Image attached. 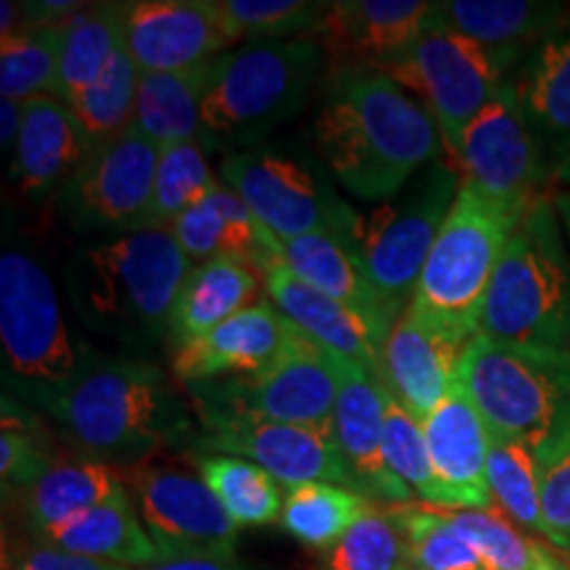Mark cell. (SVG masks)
Here are the masks:
<instances>
[{
	"label": "cell",
	"mask_w": 570,
	"mask_h": 570,
	"mask_svg": "<svg viewBox=\"0 0 570 570\" xmlns=\"http://www.w3.org/2000/svg\"><path fill=\"white\" fill-rule=\"evenodd\" d=\"M309 135L327 175L360 202H389L446 159L428 106L375 69H327Z\"/></svg>",
	"instance_id": "6da1fadb"
},
{
	"label": "cell",
	"mask_w": 570,
	"mask_h": 570,
	"mask_svg": "<svg viewBox=\"0 0 570 570\" xmlns=\"http://www.w3.org/2000/svg\"><path fill=\"white\" fill-rule=\"evenodd\" d=\"M190 267L169 227H140L77 248L63 267V291L85 331L127 356H146L169 344Z\"/></svg>",
	"instance_id": "7a4b0ae2"
},
{
	"label": "cell",
	"mask_w": 570,
	"mask_h": 570,
	"mask_svg": "<svg viewBox=\"0 0 570 570\" xmlns=\"http://www.w3.org/2000/svg\"><path fill=\"white\" fill-rule=\"evenodd\" d=\"M48 417L106 465H135L161 449L194 444L190 407L169 375L146 356L96 352Z\"/></svg>",
	"instance_id": "3957f363"
},
{
	"label": "cell",
	"mask_w": 570,
	"mask_h": 570,
	"mask_svg": "<svg viewBox=\"0 0 570 570\" xmlns=\"http://www.w3.org/2000/svg\"><path fill=\"white\" fill-rule=\"evenodd\" d=\"M0 344L6 394L42 415L75 386L96 354L69 325L46 267L11 244L0 256Z\"/></svg>",
	"instance_id": "277c9868"
},
{
	"label": "cell",
	"mask_w": 570,
	"mask_h": 570,
	"mask_svg": "<svg viewBox=\"0 0 570 570\" xmlns=\"http://www.w3.org/2000/svg\"><path fill=\"white\" fill-rule=\"evenodd\" d=\"M325 53L312 38L259 42L214 59L202 104V140L230 154L262 146L298 117L325 77Z\"/></svg>",
	"instance_id": "5b68a950"
},
{
	"label": "cell",
	"mask_w": 570,
	"mask_h": 570,
	"mask_svg": "<svg viewBox=\"0 0 570 570\" xmlns=\"http://www.w3.org/2000/svg\"><path fill=\"white\" fill-rule=\"evenodd\" d=\"M479 336L570 352V248L550 196L525 212L499 256Z\"/></svg>",
	"instance_id": "8992f818"
},
{
	"label": "cell",
	"mask_w": 570,
	"mask_h": 570,
	"mask_svg": "<svg viewBox=\"0 0 570 570\" xmlns=\"http://www.w3.org/2000/svg\"><path fill=\"white\" fill-rule=\"evenodd\" d=\"M458 383L494 441L539 452L570 431V352L562 348L475 336L460 356Z\"/></svg>",
	"instance_id": "52a82bcc"
},
{
	"label": "cell",
	"mask_w": 570,
	"mask_h": 570,
	"mask_svg": "<svg viewBox=\"0 0 570 570\" xmlns=\"http://www.w3.org/2000/svg\"><path fill=\"white\" fill-rule=\"evenodd\" d=\"M520 219L462 183L417 277L410 312L433 331L470 344L483 298Z\"/></svg>",
	"instance_id": "ba28073f"
},
{
	"label": "cell",
	"mask_w": 570,
	"mask_h": 570,
	"mask_svg": "<svg viewBox=\"0 0 570 570\" xmlns=\"http://www.w3.org/2000/svg\"><path fill=\"white\" fill-rule=\"evenodd\" d=\"M219 183L235 190L277 240L327 233L354 246L360 212L346 204L317 156L256 146L219 161Z\"/></svg>",
	"instance_id": "9c48e42d"
},
{
	"label": "cell",
	"mask_w": 570,
	"mask_h": 570,
	"mask_svg": "<svg viewBox=\"0 0 570 570\" xmlns=\"http://www.w3.org/2000/svg\"><path fill=\"white\" fill-rule=\"evenodd\" d=\"M460 185L454 164L439 159L412 177L394 198L375 204L370 214H360L354 248L377 294L399 315L410 309L417 277Z\"/></svg>",
	"instance_id": "30bf717a"
},
{
	"label": "cell",
	"mask_w": 570,
	"mask_h": 570,
	"mask_svg": "<svg viewBox=\"0 0 570 570\" xmlns=\"http://www.w3.org/2000/svg\"><path fill=\"white\" fill-rule=\"evenodd\" d=\"M341 362L344 356L327 352L306 336L265 373L185 389L198 420L246 417L333 433Z\"/></svg>",
	"instance_id": "8fae6325"
},
{
	"label": "cell",
	"mask_w": 570,
	"mask_h": 570,
	"mask_svg": "<svg viewBox=\"0 0 570 570\" xmlns=\"http://www.w3.org/2000/svg\"><path fill=\"white\" fill-rule=\"evenodd\" d=\"M428 106L444 140L446 161H458L470 125L497 101L508 75L479 42L454 32L439 13L407 56L389 71Z\"/></svg>",
	"instance_id": "7c38bea8"
},
{
	"label": "cell",
	"mask_w": 570,
	"mask_h": 570,
	"mask_svg": "<svg viewBox=\"0 0 570 570\" xmlns=\"http://www.w3.org/2000/svg\"><path fill=\"white\" fill-rule=\"evenodd\" d=\"M156 161L159 148L135 125L96 142L56 196L61 217L77 233L122 235L148 227Z\"/></svg>",
	"instance_id": "4fadbf2b"
},
{
	"label": "cell",
	"mask_w": 570,
	"mask_h": 570,
	"mask_svg": "<svg viewBox=\"0 0 570 570\" xmlns=\"http://www.w3.org/2000/svg\"><path fill=\"white\" fill-rule=\"evenodd\" d=\"M454 169L462 183L518 219L547 198L552 185L550 161L518 109L510 80L470 125Z\"/></svg>",
	"instance_id": "5bb4252c"
},
{
	"label": "cell",
	"mask_w": 570,
	"mask_h": 570,
	"mask_svg": "<svg viewBox=\"0 0 570 570\" xmlns=\"http://www.w3.org/2000/svg\"><path fill=\"white\" fill-rule=\"evenodd\" d=\"M119 475L161 558L235 552L238 525L198 473L151 458Z\"/></svg>",
	"instance_id": "9a60e30c"
},
{
	"label": "cell",
	"mask_w": 570,
	"mask_h": 570,
	"mask_svg": "<svg viewBox=\"0 0 570 570\" xmlns=\"http://www.w3.org/2000/svg\"><path fill=\"white\" fill-rule=\"evenodd\" d=\"M190 452L230 454L267 470L285 489L325 481L352 489L333 433L246 417H202Z\"/></svg>",
	"instance_id": "2e32d148"
},
{
	"label": "cell",
	"mask_w": 570,
	"mask_h": 570,
	"mask_svg": "<svg viewBox=\"0 0 570 570\" xmlns=\"http://www.w3.org/2000/svg\"><path fill=\"white\" fill-rule=\"evenodd\" d=\"M439 13L425 0H336L312 32L327 69H375L389 75Z\"/></svg>",
	"instance_id": "e0dca14e"
},
{
	"label": "cell",
	"mask_w": 570,
	"mask_h": 570,
	"mask_svg": "<svg viewBox=\"0 0 570 570\" xmlns=\"http://www.w3.org/2000/svg\"><path fill=\"white\" fill-rule=\"evenodd\" d=\"M304 338L306 333L298 331L273 302L262 298L206 336L173 348L169 367L183 386L256 375L277 365Z\"/></svg>",
	"instance_id": "ac0fdd59"
},
{
	"label": "cell",
	"mask_w": 570,
	"mask_h": 570,
	"mask_svg": "<svg viewBox=\"0 0 570 570\" xmlns=\"http://www.w3.org/2000/svg\"><path fill=\"white\" fill-rule=\"evenodd\" d=\"M217 0H132L125 17V51L140 75H173L227 53Z\"/></svg>",
	"instance_id": "d6986e66"
},
{
	"label": "cell",
	"mask_w": 570,
	"mask_h": 570,
	"mask_svg": "<svg viewBox=\"0 0 570 570\" xmlns=\"http://www.w3.org/2000/svg\"><path fill=\"white\" fill-rule=\"evenodd\" d=\"M389 391L367 370L341 362L338 399L333 412V439L346 462L352 489L381 504H410L412 491L391 473L383 458Z\"/></svg>",
	"instance_id": "ffe728a7"
},
{
	"label": "cell",
	"mask_w": 570,
	"mask_h": 570,
	"mask_svg": "<svg viewBox=\"0 0 570 570\" xmlns=\"http://www.w3.org/2000/svg\"><path fill=\"white\" fill-rule=\"evenodd\" d=\"M423 431L446 510H497L487 479L491 433L460 383L428 415Z\"/></svg>",
	"instance_id": "44dd1931"
},
{
	"label": "cell",
	"mask_w": 570,
	"mask_h": 570,
	"mask_svg": "<svg viewBox=\"0 0 570 570\" xmlns=\"http://www.w3.org/2000/svg\"><path fill=\"white\" fill-rule=\"evenodd\" d=\"M468 344L433 331L407 309L391 327L381 352V381L394 402L425 423L458 383Z\"/></svg>",
	"instance_id": "7402d4cb"
},
{
	"label": "cell",
	"mask_w": 570,
	"mask_h": 570,
	"mask_svg": "<svg viewBox=\"0 0 570 570\" xmlns=\"http://www.w3.org/2000/svg\"><path fill=\"white\" fill-rule=\"evenodd\" d=\"M92 142L69 106L56 96L24 104V122L11 151V177L30 198H53L82 167Z\"/></svg>",
	"instance_id": "603a6c76"
},
{
	"label": "cell",
	"mask_w": 570,
	"mask_h": 570,
	"mask_svg": "<svg viewBox=\"0 0 570 570\" xmlns=\"http://www.w3.org/2000/svg\"><path fill=\"white\" fill-rule=\"evenodd\" d=\"M169 230L194 265L233 256L252 265L262 277L269 267L283 265L281 240L254 217L244 198L223 183L202 204L185 212Z\"/></svg>",
	"instance_id": "cb8c5ba5"
},
{
	"label": "cell",
	"mask_w": 570,
	"mask_h": 570,
	"mask_svg": "<svg viewBox=\"0 0 570 570\" xmlns=\"http://www.w3.org/2000/svg\"><path fill=\"white\" fill-rule=\"evenodd\" d=\"M508 80L525 125L554 169L570 154V19L533 46Z\"/></svg>",
	"instance_id": "d4e9b609"
},
{
	"label": "cell",
	"mask_w": 570,
	"mask_h": 570,
	"mask_svg": "<svg viewBox=\"0 0 570 570\" xmlns=\"http://www.w3.org/2000/svg\"><path fill=\"white\" fill-rule=\"evenodd\" d=\"M283 267L298 281L309 283L320 294L336 298L373 327L377 338L386 344L391 327L402 317L386 298L377 294L365 265L352 244L336 235L315 233L302 238L283 240Z\"/></svg>",
	"instance_id": "484cf974"
},
{
	"label": "cell",
	"mask_w": 570,
	"mask_h": 570,
	"mask_svg": "<svg viewBox=\"0 0 570 570\" xmlns=\"http://www.w3.org/2000/svg\"><path fill=\"white\" fill-rule=\"evenodd\" d=\"M439 6L446 24L479 42L508 77L533 46L570 19L566 3L544 0H446Z\"/></svg>",
	"instance_id": "4316f807"
},
{
	"label": "cell",
	"mask_w": 570,
	"mask_h": 570,
	"mask_svg": "<svg viewBox=\"0 0 570 570\" xmlns=\"http://www.w3.org/2000/svg\"><path fill=\"white\" fill-rule=\"evenodd\" d=\"M265 291L269 302L315 344L381 377L383 341L356 312L346 309L336 298L320 294L309 283L298 281L283 265L267 269Z\"/></svg>",
	"instance_id": "83f0119b"
},
{
	"label": "cell",
	"mask_w": 570,
	"mask_h": 570,
	"mask_svg": "<svg viewBox=\"0 0 570 570\" xmlns=\"http://www.w3.org/2000/svg\"><path fill=\"white\" fill-rule=\"evenodd\" d=\"M265 277L233 256L202 262L190 267L177 291L169 320V352L206 336L225 320L262 302Z\"/></svg>",
	"instance_id": "f1b7e54d"
},
{
	"label": "cell",
	"mask_w": 570,
	"mask_h": 570,
	"mask_svg": "<svg viewBox=\"0 0 570 570\" xmlns=\"http://www.w3.org/2000/svg\"><path fill=\"white\" fill-rule=\"evenodd\" d=\"M35 539L40 544L56 547V550L130 570H140L161 560L127 487L119 494H114L109 502L98 504V508L82 512L67 523L53 525Z\"/></svg>",
	"instance_id": "f546056e"
},
{
	"label": "cell",
	"mask_w": 570,
	"mask_h": 570,
	"mask_svg": "<svg viewBox=\"0 0 570 570\" xmlns=\"http://www.w3.org/2000/svg\"><path fill=\"white\" fill-rule=\"evenodd\" d=\"M125 489L122 475L114 465L82 458L63 460L35 481L24 491V518L30 523L32 537L67 523L98 504L109 502L114 494Z\"/></svg>",
	"instance_id": "4dcf8cb0"
},
{
	"label": "cell",
	"mask_w": 570,
	"mask_h": 570,
	"mask_svg": "<svg viewBox=\"0 0 570 570\" xmlns=\"http://www.w3.org/2000/svg\"><path fill=\"white\" fill-rule=\"evenodd\" d=\"M212 63L173 75H140L132 125L156 148L202 138V104L209 88Z\"/></svg>",
	"instance_id": "1f68e13d"
},
{
	"label": "cell",
	"mask_w": 570,
	"mask_h": 570,
	"mask_svg": "<svg viewBox=\"0 0 570 570\" xmlns=\"http://www.w3.org/2000/svg\"><path fill=\"white\" fill-rule=\"evenodd\" d=\"M125 17L127 3H96L85 6L75 19L63 24V46L56 75L59 101L88 90L98 77L109 69L117 53L125 48Z\"/></svg>",
	"instance_id": "d6a6232c"
},
{
	"label": "cell",
	"mask_w": 570,
	"mask_h": 570,
	"mask_svg": "<svg viewBox=\"0 0 570 570\" xmlns=\"http://www.w3.org/2000/svg\"><path fill=\"white\" fill-rule=\"evenodd\" d=\"M185 458L238 529H259L281 520L285 497L267 470L230 454L188 452Z\"/></svg>",
	"instance_id": "836d02e7"
},
{
	"label": "cell",
	"mask_w": 570,
	"mask_h": 570,
	"mask_svg": "<svg viewBox=\"0 0 570 570\" xmlns=\"http://www.w3.org/2000/svg\"><path fill=\"white\" fill-rule=\"evenodd\" d=\"M370 499L341 483L312 481L285 491L281 529L312 550H331L367 510Z\"/></svg>",
	"instance_id": "e575fe53"
},
{
	"label": "cell",
	"mask_w": 570,
	"mask_h": 570,
	"mask_svg": "<svg viewBox=\"0 0 570 570\" xmlns=\"http://www.w3.org/2000/svg\"><path fill=\"white\" fill-rule=\"evenodd\" d=\"M487 570H568L537 539L497 510H446Z\"/></svg>",
	"instance_id": "d590c367"
},
{
	"label": "cell",
	"mask_w": 570,
	"mask_h": 570,
	"mask_svg": "<svg viewBox=\"0 0 570 570\" xmlns=\"http://www.w3.org/2000/svg\"><path fill=\"white\" fill-rule=\"evenodd\" d=\"M230 46L312 38L331 9L325 0H217Z\"/></svg>",
	"instance_id": "8d00e7d4"
},
{
	"label": "cell",
	"mask_w": 570,
	"mask_h": 570,
	"mask_svg": "<svg viewBox=\"0 0 570 570\" xmlns=\"http://www.w3.org/2000/svg\"><path fill=\"white\" fill-rule=\"evenodd\" d=\"M389 508V504H386ZM391 518L407 547V566L415 570H487L479 552L454 529L446 510L428 504H391Z\"/></svg>",
	"instance_id": "74e56055"
},
{
	"label": "cell",
	"mask_w": 570,
	"mask_h": 570,
	"mask_svg": "<svg viewBox=\"0 0 570 570\" xmlns=\"http://www.w3.org/2000/svg\"><path fill=\"white\" fill-rule=\"evenodd\" d=\"M63 24L21 30L0 42V96L35 101L56 92Z\"/></svg>",
	"instance_id": "f35d334b"
},
{
	"label": "cell",
	"mask_w": 570,
	"mask_h": 570,
	"mask_svg": "<svg viewBox=\"0 0 570 570\" xmlns=\"http://www.w3.org/2000/svg\"><path fill=\"white\" fill-rule=\"evenodd\" d=\"M217 185L219 177H214L198 140L159 148L148 227H173L185 212L202 204Z\"/></svg>",
	"instance_id": "ab89813d"
},
{
	"label": "cell",
	"mask_w": 570,
	"mask_h": 570,
	"mask_svg": "<svg viewBox=\"0 0 570 570\" xmlns=\"http://www.w3.org/2000/svg\"><path fill=\"white\" fill-rule=\"evenodd\" d=\"M138 85L140 71L122 48L117 59L109 63V69L88 90H82L67 104L92 146L125 132L132 125Z\"/></svg>",
	"instance_id": "60d3db41"
},
{
	"label": "cell",
	"mask_w": 570,
	"mask_h": 570,
	"mask_svg": "<svg viewBox=\"0 0 570 570\" xmlns=\"http://www.w3.org/2000/svg\"><path fill=\"white\" fill-rule=\"evenodd\" d=\"M487 479L494 504L502 508V515H508L515 525H523V529L547 539L544 512H541L539 497L537 454L523 444L491 439Z\"/></svg>",
	"instance_id": "b9f144b4"
},
{
	"label": "cell",
	"mask_w": 570,
	"mask_h": 570,
	"mask_svg": "<svg viewBox=\"0 0 570 570\" xmlns=\"http://www.w3.org/2000/svg\"><path fill=\"white\" fill-rule=\"evenodd\" d=\"M407 547L386 504L370 502L360 520L325 550L323 570H404Z\"/></svg>",
	"instance_id": "7bdbcfd3"
},
{
	"label": "cell",
	"mask_w": 570,
	"mask_h": 570,
	"mask_svg": "<svg viewBox=\"0 0 570 570\" xmlns=\"http://www.w3.org/2000/svg\"><path fill=\"white\" fill-rule=\"evenodd\" d=\"M383 458L391 473L407 487L412 494L423 499L428 508L446 510V497L433 473L431 454L423 423L410 415L402 404L389 394L386 425H383Z\"/></svg>",
	"instance_id": "ee69618b"
},
{
	"label": "cell",
	"mask_w": 570,
	"mask_h": 570,
	"mask_svg": "<svg viewBox=\"0 0 570 570\" xmlns=\"http://www.w3.org/2000/svg\"><path fill=\"white\" fill-rule=\"evenodd\" d=\"M56 465L32 410L3 394V428H0V475L3 489L27 491Z\"/></svg>",
	"instance_id": "f6af8a7d"
},
{
	"label": "cell",
	"mask_w": 570,
	"mask_h": 570,
	"mask_svg": "<svg viewBox=\"0 0 570 570\" xmlns=\"http://www.w3.org/2000/svg\"><path fill=\"white\" fill-rule=\"evenodd\" d=\"M533 454H537L547 541L570 550V431Z\"/></svg>",
	"instance_id": "bcb514c9"
},
{
	"label": "cell",
	"mask_w": 570,
	"mask_h": 570,
	"mask_svg": "<svg viewBox=\"0 0 570 570\" xmlns=\"http://www.w3.org/2000/svg\"><path fill=\"white\" fill-rule=\"evenodd\" d=\"M13 570H130L122 566H111V562H101L92 558H82V554H71L48 544H32L24 547L13 560Z\"/></svg>",
	"instance_id": "7dc6e473"
},
{
	"label": "cell",
	"mask_w": 570,
	"mask_h": 570,
	"mask_svg": "<svg viewBox=\"0 0 570 570\" xmlns=\"http://www.w3.org/2000/svg\"><path fill=\"white\" fill-rule=\"evenodd\" d=\"M140 570H246L238 554H188V558H161Z\"/></svg>",
	"instance_id": "c3c4849f"
},
{
	"label": "cell",
	"mask_w": 570,
	"mask_h": 570,
	"mask_svg": "<svg viewBox=\"0 0 570 570\" xmlns=\"http://www.w3.org/2000/svg\"><path fill=\"white\" fill-rule=\"evenodd\" d=\"M21 122H24V104L3 98L0 101V146H3V151H9V148L13 151L21 132Z\"/></svg>",
	"instance_id": "681fc988"
},
{
	"label": "cell",
	"mask_w": 570,
	"mask_h": 570,
	"mask_svg": "<svg viewBox=\"0 0 570 570\" xmlns=\"http://www.w3.org/2000/svg\"><path fill=\"white\" fill-rule=\"evenodd\" d=\"M552 204H554V212H558V219L570 248V190H558V194L552 196Z\"/></svg>",
	"instance_id": "f907efd6"
},
{
	"label": "cell",
	"mask_w": 570,
	"mask_h": 570,
	"mask_svg": "<svg viewBox=\"0 0 570 570\" xmlns=\"http://www.w3.org/2000/svg\"><path fill=\"white\" fill-rule=\"evenodd\" d=\"M552 185H560L562 190H570V154L552 169Z\"/></svg>",
	"instance_id": "816d5d0a"
},
{
	"label": "cell",
	"mask_w": 570,
	"mask_h": 570,
	"mask_svg": "<svg viewBox=\"0 0 570 570\" xmlns=\"http://www.w3.org/2000/svg\"><path fill=\"white\" fill-rule=\"evenodd\" d=\"M404 570H415V568H404Z\"/></svg>",
	"instance_id": "f5cc1de1"
}]
</instances>
